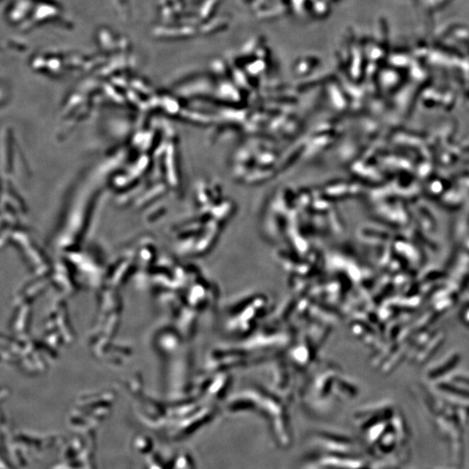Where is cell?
<instances>
[{"label": "cell", "mask_w": 469, "mask_h": 469, "mask_svg": "<svg viewBox=\"0 0 469 469\" xmlns=\"http://www.w3.org/2000/svg\"><path fill=\"white\" fill-rule=\"evenodd\" d=\"M440 387L441 389L447 391V392H449V393L455 394V395H459V396H463L466 398H469V391H466V390L461 389V388L449 384L440 385Z\"/></svg>", "instance_id": "cell-1"}, {"label": "cell", "mask_w": 469, "mask_h": 469, "mask_svg": "<svg viewBox=\"0 0 469 469\" xmlns=\"http://www.w3.org/2000/svg\"><path fill=\"white\" fill-rule=\"evenodd\" d=\"M457 361L458 359L456 357L454 358L453 360H450L448 363L446 364L445 366L441 367L437 372L434 373V376H440V375H442L444 373H447L449 370H452L455 366V364L457 363Z\"/></svg>", "instance_id": "cell-2"}, {"label": "cell", "mask_w": 469, "mask_h": 469, "mask_svg": "<svg viewBox=\"0 0 469 469\" xmlns=\"http://www.w3.org/2000/svg\"><path fill=\"white\" fill-rule=\"evenodd\" d=\"M455 381H459L460 383L462 384H466L467 386H469V378H465V377H457L455 378Z\"/></svg>", "instance_id": "cell-3"}]
</instances>
